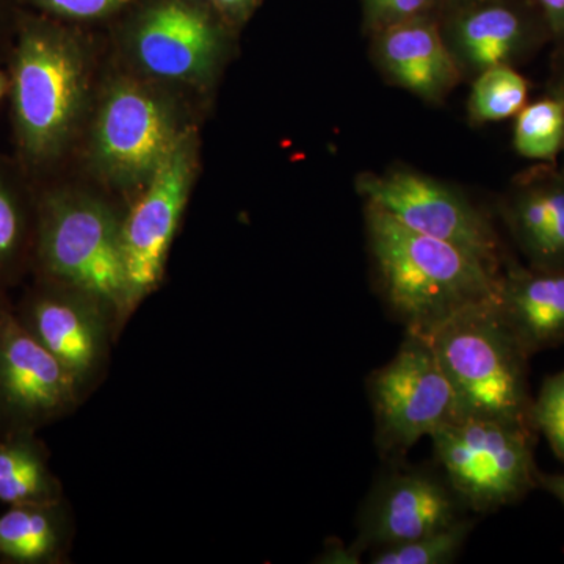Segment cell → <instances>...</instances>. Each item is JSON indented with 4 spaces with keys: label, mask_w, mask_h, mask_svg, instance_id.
Here are the masks:
<instances>
[{
    "label": "cell",
    "mask_w": 564,
    "mask_h": 564,
    "mask_svg": "<svg viewBox=\"0 0 564 564\" xmlns=\"http://www.w3.org/2000/svg\"><path fill=\"white\" fill-rule=\"evenodd\" d=\"M366 223L381 293L406 333L429 339L463 311L496 302L502 272L469 251L415 232L373 204Z\"/></svg>",
    "instance_id": "cell-1"
},
{
    "label": "cell",
    "mask_w": 564,
    "mask_h": 564,
    "mask_svg": "<svg viewBox=\"0 0 564 564\" xmlns=\"http://www.w3.org/2000/svg\"><path fill=\"white\" fill-rule=\"evenodd\" d=\"M9 77L18 161L35 180L62 162L79 131L90 82L87 51L58 25L24 22Z\"/></svg>",
    "instance_id": "cell-2"
},
{
    "label": "cell",
    "mask_w": 564,
    "mask_h": 564,
    "mask_svg": "<svg viewBox=\"0 0 564 564\" xmlns=\"http://www.w3.org/2000/svg\"><path fill=\"white\" fill-rule=\"evenodd\" d=\"M36 239L32 278L74 285L113 304L128 326L122 221L126 212L74 185L36 187Z\"/></svg>",
    "instance_id": "cell-3"
},
{
    "label": "cell",
    "mask_w": 564,
    "mask_h": 564,
    "mask_svg": "<svg viewBox=\"0 0 564 564\" xmlns=\"http://www.w3.org/2000/svg\"><path fill=\"white\" fill-rule=\"evenodd\" d=\"M458 403L459 421H497L533 429L529 356L497 314L475 304L429 337Z\"/></svg>",
    "instance_id": "cell-4"
},
{
    "label": "cell",
    "mask_w": 564,
    "mask_h": 564,
    "mask_svg": "<svg viewBox=\"0 0 564 564\" xmlns=\"http://www.w3.org/2000/svg\"><path fill=\"white\" fill-rule=\"evenodd\" d=\"M188 132L173 99L155 85L113 82L91 126L93 170L110 188L137 195Z\"/></svg>",
    "instance_id": "cell-5"
},
{
    "label": "cell",
    "mask_w": 564,
    "mask_h": 564,
    "mask_svg": "<svg viewBox=\"0 0 564 564\" xmlns=\"http://www.w3.org/2000/svg\"><path fill=\"white\" fill-rule=\"evenodd\" d=\"M534 430L464 419L432 433L434 462L467 510L488 514L513 505L538 486Z\"/></svg>",
    "instance_id": "cell-6"
},
{
    "label": "cell",
    "mask_w": 564,
    "mask_h": 564,
    "mask_svg": "<svg viewBox=\"0 0 564 564\" xmlns=\"http://www.w3.org/2000/svg\"><path fill=\"white\" fill-rule=\"evenodd\" d=\"M13 310L25 329L68 370L87 402L106 381L115 344L124 333L113 304L74 285L33 278Z\"/></svg>",
    "instance_id": "cell-7"
},
{
    "label": "cell",
    "mask_w": 564,
    "mask_h": 564,
    "mask_svg": "<svg viewBox=\"0 0 564 564\" xmlns=\"http://www.w3.org/2000/svg\"><path fill=\"white\" fill-rule=\"evenodd\" d=\"M375 443L388 459L406 455L422 437L459 421L447 375L426 337L406 333L395 356L367 380Z\"/></svg>",
    "instance_id": "cell-8"
},
{
    "label": "cell",
    "mask_w": 564,
    "mask_h": 564,
    "mask_svg": "<svg viewBox=\"0 0 564 564\" xmlns=\"http://www.w3.org/2000/svg\"><path fill=\"white\" fill-rule=\"evenodd\" d=\"M196 152L195 135L188 132L126 210L122 248L131 318L165 278L198 166Z\"/></svg>",
    "instance_id": "cell-9"
},
{
    "label": "cell",
    "mask_w": 564,
    "mask_h": 564,
    "mask_svg": "<svg viewBox=\"0 0 564 564\" xmlns=\"http://www.w3.org/2000/svg\"><path fill=\"white\" fill-rule=\"evenodd\" d=\"M85 403L68 370L0 300V434L39 433Z\"/></svg>",
    "instance_id": "cell-10"
},
{
    "label": "cell",
    "mask_w": 564,
    "mask_h": 564,
    "mask_svg": "<svg viewBox=\"0 0 564 564\" xmlns=\"http://www.w3.org/2000/svg\"><path fill=\"white\" fill-rule=\"evenodd\" d=\"M367 203L406 228L469 251L502 272L499 239L488 218L447 185L413 172L366 174L358 182Z\"/></svg>",
    "instance_id": "cell-11"
},
{
    "label": "cell",
    "mask_w": 564,
    "mask_h": 564,
    "mask_svg": "<svg viewBox=\"0 0 564 564\" xmlns=\"http://www.w3.org/2000/svg\"><path fill=\"white\" fill-rule=\"evenodd\" d=\"M470 511L440 469L399 464L367 496L352 543L358 554L417 540L467 518Z\"/></svg>",
    "instance_id": "cell-12"
},
{
    "label": "cell",
    "mask_w": 564,
    "mask_h": 564,
    "mask_svg": "<svg viewBox=\"0 0 564 564\" xmlns=\"http://www.w3.org/2000/svg\"><path fill=\"white\" fill-rule=\"evenodd\" d=\"M131 54L151 79L199 85L217 68L220 40L206 14L172 0L144 14L133 32Z\"/></svg>",
    "instance_id": "cell-13"
},
{
    "label": "cell",
    "mask_w": 564,
    "mask_h": 564,
    "mask_svg": "<svg viewBox=\"0 0 564 564\" xmlns=\"http://www.w3.org/2000/svg\"><path fill=\"white\" fill-rule=\"evenodd\" d=\"M494 306L529 358L564 344V270L500 273Z\"/></svg>",
    "instance_id": "cell-14"
},
{
    "label": "cell",
    "mask_w": 564,
    "mask_h": 564,
    "mask_svg": "<svg viewBox=\"0 0 564 564\" xmlns=\"http://www.w3.org/2000/svg\"><path fill=\"white\" fill-rule=\"evenodd\" d=\"M378 57L397 84L440 99L459 79L458 65L430 14L378 32Z\"/></svg>",
    "instance_id": "cell-15"
},
{
    "label": "cell",
    "mask_w": 564,
    "mask_h": 564,
    "mask_svg": "<svg viewBox=\"0 0 564 564\" xmlns=\"http://www.w3.org/2000/svg\"><path fill=\"white\" fill-rule=\"evenodd\" d=\"M76 540V518L66 497L10 505L0 514V563L66 564Z\"/></svg>",
    "instance_id": "cell-16"
},
{
    "label": "cell",
    "mask_w": 564,
    "mask_h": 564,
    "mask_svg": "<svg viewBox=\"0 0 564 564\" xmlns=\"http://www.w3.org/2000/svg\"><path fill=\"white\" fill-rule=\"evenodd\" d=\"M36 185L20 161L0 158V300L32 274Z\"/></svg>",
    "instance_id": "cell-17"
},
{
    "label": "cell",
    "mask_w": 564,
    "mask_h": 564,
    "mask_svg": "<svg viewBox=\"0 0 564 564\" xmlns=\"http://www.w3.org/2000/svg\"><path fill=\"white\" fill-rule=\"evenodd\" d=\"M452 33L456 47L474 68L507 65L529 31V18L508 0H473L456 6Z\"/></svg>",
    "instance_id": "cell-18"
},
{
    "label": "cell",
    "mask_w": 564,
    "mask_h": 564,
    "mask_svg": "<svg viewBox=\"0 0 564 564\" xmlns=\"http://www.w3.org/2000/svg\"><path fill=\"white\" fill-rule=\"evenodd\" d=\"M508 225L522 250L541 270L564 263V185L529 188L508 207Z\"/></svg>",
    "instance_id": "cell-19"
},
{
    "label": "cell",
    "mask_w": 564,
    "mask_h": 564,
    "mask_svg": "<svg viewBox=\"0 0 564 564\" xmlns=\"http://www.w3.org/2000/svg\"><path fill=\"white\" fill-rule=\"evenodd\" d=\"M61 478L51 466L46 444L35 432L0 434V502H52L63 499Z\"/></svg>",
    "instance_id": "cell-20"
},
{
    "label": "cell",
    "mask_w": 564,
    "mask_h": 564,
    "mask_svg": "<svg viewBox=\"0 0 564 564\" xmlns=\"http://www.w3.org/2000/svg\"><path fill=\"white\" fill-rule=\"evenodd\" d=\"M475 519L467 516L454 525L425 534L406 543L370 551L372 564H451L462 555L469 540Z\"/></svg>",
    "instance_id": "cell-21"
},
{
    "label": "cell",
    "mask_w": 564,
    "mask_h": 564,
    "mask_svg": "<svg viewBox=\"0 0 564 564\" xmlns=\"http://www.w3.org/2000/svg\"><path fill=\"white\" fill-rule=\"evenodd\" d=\"M529 85L507 65L481 70L470 95V115L478 122L508 120L524 109Z\"/></svg>",
    "instance_id": "cell-22"
},
{
    "label": "cell",
    "mask_w": 564,
    "mask_h": 564,
    "mask_svg": "<svg viewBox=\"0 0 564 564\" xmlns=\"http://www.w3.org/2000/svg\"><path fill=\"white\" fill-rule=\"evenodd\" d=\"M564 143V102L543 99L518 113L514 148L532 161H552Z\"/></svg>",
    "instance_id": "cell-23"
},
{
    "label": "cell",
    "mask_w": 564,
    "mask_h": 564,
    "mask_svg": "<svg viewBox=\"0 0 564 564\" xmlns=\"http://www.w3.org/2000/svg\"><path fill=\"white\" fill-rule=\"evenodd\" d=\"M530 422L564 464V369L545 378L540 393L533 399Z\"/></svg>",
    "instance_id": "cell-24"
},
{
    "label": "cell",
    "mask_w": 564,
    "mask_h": 564,
    "mask_svg": "<svg viewBox=\"0 0 564 564\" xmlns=\"http://www.w3.org/2000/svg\"><path fill=\"white\" fill-rule=\"evenodd\" d=\"M367 24L380 32L389 25L432 14L437 0H362Z\"/></svg>",
    "instance_id": "cell-25"
},
{
    "label": "cell",
    "mask_w": 564,
    "mask_h": 564,
    "mask_svg": "<svg viewBox=\"0 0 564 564\" xmlns=\"http://www.w3.org/2000/svg\"><path fill=\"white\" fill-rule=\"evenodd\" d=\"M41 9L68 20H95L121 7L128 0H33Z\"/></svg>",
    "instance_id": "cell-26"
},
{
    "label": "cell",
    "mask_w": 564,
    "mask_h": 564,
    "mask_svg": "<svg viewBox=\"0 0 564 564\" xmlns=\"http://www.w3.org/2000/svg\"><path fill=\"white\" fill-rule=\"evenodd\" d=\"M361 554L352 549V545H345L337 541L336 544L325 545L321 555L317 556L315 563L325 564H355L361 562Z\"/></svg>",
    "instance_id": "cell-27"
},
{
    "label": "cell",
    "mask_w": 564,
    "mask_h": 564,
    "mask_svg": "<svg viewBox=\"0 0 564 564\" xmlns=\"http://www.w3.org/2000/svg\"><path fill=\"white\" fill-rule=\"evenodd\" d=\"M544 20L555 33H564V0H538Z\"/></svg>",
    "instance_id": "cell-28"
},
{
    "label": "cell",
    "mask_w": 564,
    "mask_h": 564,
    "mask_svg": "<svg viewBox=\"0 0 564 564\" xmlns=\"http://www.w3.org/2000/svg\"><path fill=\"white\" fill-rule=\"evenodd\" d=\"M538 486L552 494L564 507V474L538 473Z\"/></svg>",
    "instance_id": "cell-29"
},
{
    "label": "cell",
    "mask_w": 564,
    "mask_h": 564,
    "mask_svg": "<svg viewBox=\"0 0 564 564\" xmlns=\"http://www.w3.org/2000/svg\"><path fill=\"white\" fill-rule=\"evenodd\" d=\"M218 6L225 7V9L240 10L245 7L250 6L252 0H215Z\"/></svg>",
    "instance_id": "cell-30"
},
{
    "label": "cell",
    "mask_w": 564,
    "mask_h": 564,
    "mask_svg": "<svg viewBox=\"0 0 564 564\" xmlns=\"http://www.w3.org/2000/svg\"><path fill=\"white\" fill-rule=\"evenodd\" d=\"M10 90V77L7 76L6 73H2V70H0V99L3 98V95H6V93H9Z\"/></svg>",
    "instance_id": "cell-31"
},
{
    "label": "cell",
    "mask_w": 564,
    "mask_h": 564,
    "mask_svg": "<svg viewBox=\"0 0 564 564\" xmlns=\"http://www.w3.org/2000/svg\"><path fill=\"white\" fill-rule=\"evenodd\" d=\"M448 2L454 3V6H463V3L473 2V0H448Z\"/></svg>",
    "instance_id": "cell-32"
},
{
    "label": "cell",
    "mask_w": 564,
    "mask_h": 564,
    "mask_svg": "<svg viewBox=\"0 0 564 564\" xmlns=\"http://www.w3.org/2000/svg\"><path fill=\"white\" fill-rule=\"evenodd\" d=\"M564 102V101H563Z\"/></svg>",
    "instance_id": "cell-33"
}]
</instances>
